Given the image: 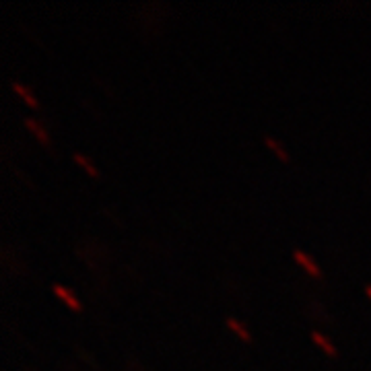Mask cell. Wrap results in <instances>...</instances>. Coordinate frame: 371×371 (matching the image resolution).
Segmentation results:
<instances>
[{
    "label": "cell",
    "mask_w": 371,
    "mask_h": 371,
    "mask_svg": "<svg viewBox=\"0 0 371 371\" xmlns=\"http://www.w3.org/2000/svg\"><path fill=\"white\" fill-rule=\"evenodd\" d=\"M227 326H229L233 332H235V334H237L239 338H243V340H250V334H248V332L243 330V326H239V324H237L235 320H233V318H227Z\"/></svg>",
    "instance_id": "8992f818"
},
{
    "label": "cell",
    "mask_w": 371,
    "mask_h": 371,
    "mask_svg": "<svg viewBox=\"0 0 371 371\" xmlns=\"http://www.w3.org/2000/svg\"><path fill=\"white\" fill-rule=\"evenodd\" d=\"M293 256H295V260H297V262H299V264H301V266H303V268H305V270L309 272V275H314V277H318V275H320V270H318V266H316L314 262H311V260H309L307 256H305V254H303V252L295 250V252H293Z\"/></svg>",
    "instance_id": "7a4b0ae2"
},
{
    "label": "cell",
    "mask_w": 371,
    "mask_h": 371,
    "mask_svg": "<svg viewBox=\"0 0 371 371\" xmlns=\"http://www.w3.org/2000/svg\"><path fill=\"white\" fill-rule=\"evenodd\" d=\"M264 143H266V145H268V147H270L272 151H275V153L279 155V157H281L283 161H287V153L283 151V147H281L279 143H275V141H272V139H270V136H266V139H264Z\"/></svg>",
    "instance_id": "52a82bcc"
},
{
    "label": "cell",
    "mask_w": 371,
    "mask_h": 371,
    "mask_svg": "<svg viewBox=\"0 0 371 371\" xmlns=\"http://www.w3.org/2000/svg\"><path fill=\"white\" fill-rule=\"evenodd\" d=\"M311 338H314V342H318L328 355H334V346H332V344H330L322 334H318V332H311Z\"/></svg>",
    "instance_id": "277c9868"
},
{
    "label": "cell",
    "mask_w": 371,
    "mask_h": 371,
    "mask_svg": "<svg viewBox=\"0 0 371 371\" xmlns=\"http://www.w3.org/2000/svg\"><path fill=\"white\" fill-rule=\"evenodd\" d=\"M25 124H27V128H29V130H31V132H33L42 143H48V134L44 132V128H42L40 124H37L33 118H25Z\"/></svg>",
    "instance_id": "3957f363"
},
{
    "label": "cell",
    "mask_w": 371,
    "mask_h": 371,
    "mask_svg": "<svg viewBox=\"0 0 371 371\" xmlns=\"http://www.w3.org/2000/svg\"><path fill=\"white\" fill-rule=\"evenodd\" d=\"M52 289H54V293H56V295L60 297L62 301H66V303H68L72 309H81V303H79V301H76V299L70 295V291H68V289H64L62 285H52Z\"/></svg>",
    "instance_id": "6da1fadb"
},
{
    "label": "cell",
    "mask_w": 371,
    "mask_h": 371,
    "mask_svg": "<svg viewBox=\"0 0 371 371\" xmlns=\"http://www.w3.org/2000/svg\"><path fill=\"white\" fill-rule=\"evenodd\" d=\"M11 87H13V89H15V91H17L19 95H21V97H23V99H25V101H27L29 105H35V99H33V95H31V93H29V91H27L25 87H21V85H19L17 81H13V83H11Z\"/></svg>",
    "instance_id": "5b68a950"
},
{
    "label": "cell",
    "mask_w": 371,
    "mask_h": 371,
    "mask_svg": "<svg viewBox=\"0 0 371 371\" xmlns=\"http://www.w3.org/2000/svg\"><path fill=\"white\" fill-rule=\"evenodd\" d=\"M74 161H76V163H81V165H83V167H85V169H87L91 175H97V169H95V167H93V165H91V163H89V161L83 157L81 153H74Z\"/></svg>",
    "instance_id": "ba28073f"
},
{
    "label": "cell",
    "mask_w": 371,
    "mask_h": 371,
    "mask_svg": "<svg viewBox=\"0 0 371 371\" xmlns=\"http://www.w3.org/2000/svg\"><path fill=\"white\" fill-rule=\"evenodd\" d=\"M365 293H367V295L371 297V285H367V287H365Z\"/></svg>",
    "instance_id": "9c48e42d"
}]
</instances>
